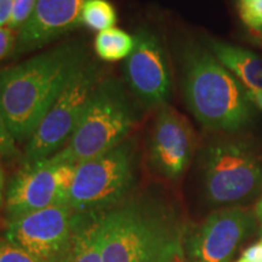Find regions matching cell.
<instances>
[{
    "instance_id": "obj_6",
    "label": "cell",
    "mask_w": 262,
    "mask_h": 262,
    "mask_svg": "<svg viewBox=\"0 0 262 262\" xmlns=\"http://www.w3.org/2000/svg\"><path fill=\"white\" fill-rule=\"evenodd\" d=\"M104 77L102 63L90 57L74 74L27 141L24 163L47 159L67 145L84 116L91 95Z\"/></svg>"
},
{
    "instance_id": "obj_10",
    "label": "cell",
    "mask_w": 262,
    "mask_h": 262,
    "mask_svg": "<svg viewBox=\"0 0 262 262\" xmlns=\"http://www.w3.org/2000/svg\"><path fill=\"white\" fill-rule=\"evenodd\" d=\"M196 146L194 130L168 103L158 108L148 141L150 164L164 178L175 180L187 169Z\"/></svg>"
},
{
    "instance_id": "obj_28",
    "label": "cell",
    "mask_w": 262,
    "mask_h": 262,
    "mask_svg": "<svg viewBox=\"0 0 262 262\" xmlns=\"http://www.w3.org/2000/svg\"><path fill=\"white\" fill-rule=\"evenodd\" d=\"M255 212H256L257 219L260 220L261 225H262V193H261V196H260V199H258L256 206H255Z\"/></svg>"
},
{
    "instance_id": "obj_18",
    "label": "cell",
    "mask_w": 262,
    "mask_h": 262,
    "mask_svg": "<svg viewBox=\"0 0 262 262\" xmlns=\"http://www.w3.org/2000/svg\"><path fill=\"white\" fill-rule=\"evenodd\" d=\"M238 10L242 21L250 31L262 28V0H239Z\"/></svg>"
},
{
    "instance_id": "obj_3",
    "label": "cell",
    "mask_w": 262,
    "mask_h": 262,
    "mask_svg": "<svg viewBox=\"0 0 262 262\" xmlns=\"http://www.w3.org/2000/svg\"><path fill=\"white\" fill-rule=\"evenodd\" d=\"M186 103L203 126L235 131L250 122L253 104L247 89L206 47L188 40L180 51Z\"/></svg>"
},
{
    "instance_id": "obj_23",
    "label": "cell",
    "mask_w": 262,
    "mask_h": 262,
    "mask_svg": "<svg viewBox=\"0 0 262 262\" xmlns=\"http://www.w3.org/2000/svg\"><path fill=\"white\" fill-rule=\"evenodd\" d=\"M237 262H262V242L249 247Z\"/></svg>"
},
{
    "instance_id": "obj_14",
    "label": "cell",
    "mask_w": 262,
    "mask_h": 262,
    "mask_svg": "<svg viewBox=\"0 0 262 262\" xmlns=\"http://www.w3.org/2000/svg\"><path fill=\"white\" fill-rule=\"evenodd\" d=\"M60 262H103L100 212H75L70 242Z\"/></svg>"
},
{
    "instance_id": "obj_2",
    "label": "cell",
    "mask_w": 262,
    "mask_h": 262,
    "mask_svg": "<svg viewBox=\"0 0 262 262\" xmlns=\"http://www.w3.org/2000/svg\"><path fill=\"white\" fill-rule=\"evenodd\" d=\"M103 262H176L182 254L181 229L159 199L127 196L100 212Z\"/></svg>"
},
{
    "instance_id": "obj_29",
    "label": "cell",
    "mask_w": 262,
    "mask_h": 262,
    "mask_svg": "<svg viewBox=\"0 0 262 262\" xmlns=\"http://www.w3.org/2000/svg\"><path fill=\"white\" fill-rule=\"evenodd\" d=\"M261 242H262V241H261Z\"/></svg>"
},
{
    "instance_id": "obj_13",
    "label": "cell",
    "mask_w": 262,
    "mask_h": 262,
    "mask_svg": "<svg viewBox=\"0 0 262 262\" xmlns=\"http://www.w3.org/2000/svg\"><path fill=\"white\" fill-rule=\"evenodd\" d=\"M58 204L56 164L50 158L24 163L9 183L5 209L10 220Z\"/></svg>"
},
{
    "instance_id": "obj_19",
    "label": "cell",
    "mask_w": 262,
    "mask_h": 262,
    "mask_svg": "<svg viewBox=\"0 0 262 262\" xmlns=\"http://www.w3.org/2000/svg\"><path fill=\"white\" fill-rule=\"evenodd\" d=\"M35 4L37 0H15L8 27L12 31H18L32 16Z\"/></svg>"
},
{
    "instance_id": "obj_12",
    "label": "cell",
    "mask_w": 262,
    "mask_h": 262,
    "mask_svg": "<svg viewBox=\"0 0 262 262\" xmlns=\"http://www.w3.org/2000/svg\"><path fill=\"white\" fill-rule=\"evenodd\" d=\"M86 0H37L34 11L17 31L14 56L39 50L80 25Z\"/></svg>"
},
{
    "instance_id": "obj_8",
    "label": "cell",
    "mask_w": 262,
    "mask_h": 262,
    "mask_svg": "<svg viewBox=\"0 0 262 262\" xmlns=\"http://www.w3.org/2000/svg\"><path fill=\"white\" fill-rule=\"evenodd\" d=\"M135 44L124 63V77L130 94L146 108L162 107L171 95V75L164 48L150 29L136 31Z\"/></svg>"
},
{
    "instance_id": "obj_1",
    "label": "cell",
    "mask_w": 262,
    "mask_h": 262,
    "mask_svg": "<svg viewBox=\"0 0 262 262\" xmlns=\"http://www.w3.org/2000/svg\"><path fill=\"white\" fill-rule=\"evenodd\" d=\"M89 58L86 41L72 39L0 71V110L17 142L31 139Z\"/></svg>"
},
{
    "instance_id": "obj_26",
    "label": "cell",
    "mask_w": 262,
    "mask_h": 262,
    "mask_svg": "<svg viewBox=\"0 0 262 262\" xmlns=\"http://www.w3.org/2000/svg\"><path fill=\"white\" fill-rule=\"evenodd\" d=\"M4 187H5V180H4V171H3L2 165H0V211H2L3 206L5 204V196H4Z\"/></svg>"
},
{
    "instance_id": "obj_27",
    "label": "cell",
    "mask_w": 262,
    "mask_h": 262,
    "mask_svg": "<svg viewBox=\"0 0 262 262\" xmlns=\"http://www.w3.org/2000/svg\"><path fill=\"white\" fill-rule=\"evenodd\" d=\"M250 35L260 47H262V28L256 29V31H250Z\"/></svg>"
},
{
    "instance_id": "obj_7",
    "label": "cell",
    "mask_w": 262,
    "mask_h": 262,
    "mask_svg": "<svg viewBox=\"0 0 262 262\" xmlns=\"http://www.w3.org/2000/svg\"><path fill=\"white\" fill-rule=\"evenodd\" d=\"M203 185L211 204L224 205L250 198L262 188V164L247 143L217 140L202 157Z\"/></svg>"
},
{
    "instance_id": "obj_21",
    "label": "cell",
    "mask_w": 262,
    "mask_h": 262,
    "mask_svg": "<svg viewBox=\"0 0 262 262\" xmlns=\"http://www.w3.org/2000/svg\"><path fill=\"white\" fill-rule=\"evenodd\" d=\"M0 262H39L25 249L8 239H0Z\"/></svg>"
},
{
    "instance_id": "obj_5",
    "label": "cell",
    "mask_w": 262,
    "mask_h": 262,
    "mask_svg": "<svg viewBox=\"0 0 262 262\" xmlns=\"http://www.w3.org/2000/svg\"><path fill=\"white\" fill-rule=\"evenodd\" d=\"M136 147L127 139L103 155L77 164L67 206L74 212H101L129 196L135 182Z\"/></svg>"
},
{
    "instance_id": "obj_25",
    "label": "cell",
    "mask_w": 262,
    "mask_h": 262,
    "mask_svg": "<svg viewBox=\"0 0 262 262\" xmlns=\"http://www.w3.org/2000/svg\"><path fill=\"white\" fill-rule=\"evenodd\" d=\"M247 96L253 106L262 111V90L247 89Z\"/></svg>"
},
{
    "instance_id": "obj_20",
    "label": "cell",
    "mask_w": 262,
    "mask_h": 262,
    "mask_svg": "<svg viewBox=\"0 0 262 262\" xmlns=\"http://www.w3.org/2000/svg\"><path fill=\"white\" fill-rule=\"evenodd\" d=\"M16 139L10 131L2 110H0V157L12 159L19 157V150L16 146Z\"/></svg>"
},
{
    "instance_id": "obj_22",
    "label": "cell",
    "mask_w": 262,
    "mask_h": 262,
    "mask_svg": "<svg viewBox=\"0 0 262 262\" xmlns=\"http://www.w3.org/2000/svg\"><path fill=\"white\" fill-rule=\"evenodd\" d=\"M16 44V37L12 29L6 27H0V61L4 60L8 55L14 51Z\"/></svg>"
},
{
    "instance_id": "obj_11",
    "label": "cell",
    "mask_w": 262,
    "mask_h": 262,
    "mask_svg": "<svg viewBox=\"0 0 262 262\" xmlns=\"http://www.w3.org/2000/svg\"><path fill=\"white\" fill-rule=\"evenodd\" d=\"M254 220L239 208L212 212L188 241V262H229L248 237Z\"/></svg>"
},
{
    "instance_id": "obj_9",
    "label": "cell",
    "mask_w": 262,
    "mask_h": 262,
    "mask_svg": "<svg viewBox=\"0 0 262 262\" xmlns=\"http://www.w3.org/2000/svg\"><path fill=\"white\" fill-rule=\"evenodd\" d=\"M75 212L67 205H52L9 222L5 239L39 262H60L74 224Z\"/></svg>"
},
{
    "instance_id": "obj_15",
    "label": "cell",
    "mask_w": 262,
    "mask_h": 262,
    "mask_svg": "<svg viewBox=\"0 0 262 262\" xmlns=\"http://www.w3.org/2000/svg\"><path fill=\"white\" fill-rule=\"evenodd\" d=\"M206 48L247 89L262 90V58L247 49L206 39Z\"/></svg>"
},
{
    "instance_id": "obj_17",
    "label": "cell",
    "mask_w": 262,
    "mask_h": 262,
    "mask_svg": "<svg viewBox=\"0 0 262 262\" xmlns=\"http://www.w3.org/2000/svg\"><path fill=\"white\" fill-rule=\"evenodd\" d=\"M117 24L116 8L108 0H86L81 10L80 25L91 31L102 32Z\"/></svg>"
},
{
    "instance_id": "obj_24",
    "label": "cell",
    "mask_w": 262,
    "mask_h": 262,
    "mask_svg": "<svg viewBox=\"0 0 262 262\" xmlns=\"http://www.w3.org/2000/svg\"><path fill=\"white\" fill-rule=\"evenodd\" d=\"M15 0H0V27L8 25Z\"/></svg>"
},
{
    "instance_id": "obj_16",
    "label": "cell",
    "mask_w": 262,
    "mask_h": 262,
    "mask_svg": "<svg viewBox=\"0 0 262 262\" xmlns=\"http://www.w3.org/2000/svg\"><path fill=\"white\" fill-rule=\"evenodd\" d=\"M135 39L119 28L104 29L98 32L94 41V49L101 61L116 62L126 60L134 49Z\"/></svg>"
},
{
    "instance_id": "obj_4",
    "label": "cell",
    "mask_w": 262,
    "mask_h": 262,
    "mask_svg": "<svg viewBox=\"0 0 262 262\" xmlns=\"http://www.w3.org/2000/svg\"><path fill=\"white\" fill-rule=\"evenodd\" d=\"M131 96L119 78L104 77L68 143L50 158L56 163L79 164L123 143L137 123Z\"/></svg>"
}]
</instances>
